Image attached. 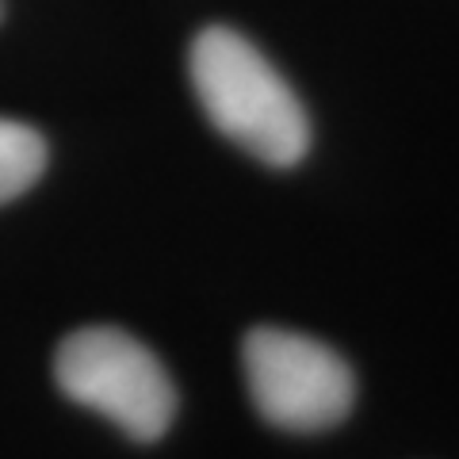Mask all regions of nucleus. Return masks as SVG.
Returning a JSON list of instances; mask_svg holds the SVG:
<instances>
[{
    "label": "nucleus",
    "mask_w": 459,
    "mask_h": 459,
    "mask_svg": "<svg viewBox=\"0 0 459 459\" xmlns=\"http://www.w3.org/2000/svg\"><path fill=\"white\" fill-rule=\"evenodd\" d=\"M54 379L69 402L108 418L138 444L161 440L177 418V386L165 364L115 325L69 333L57 344Z\"/></svg>",
    "instance_id": "nucleus-2"
},
{
    "label": "nucleus",
    "mask_w": 459,
    "mask_h": 459,
    "mask_svg": "<svg viewBox=\"0 0 459 459\" xmlns=\"http://www.w3.org/2000/svg\"><path fill=\"white\" fill-rule=\"evenodd\" d=\"M192 89L211 126L268 169H295L310 153V115L283 74L230 27L199 31L188 54Z\"/></svg>",
    "instance_id": "nucleus-1"
},
{
    "label": "nucleus",
    "mask_w": 459,
    "mask_h": 459,
    "mask_svg": "<svg viewBox=\"0 0 459 459\" xmlns=\"http://www.w3.org/2000/svg\"><path fill=\"white\" fill-rule=\"evenodd\" d=\"M47 172V138L35 126L0 119V204L20 199Z\"/></svg>",
    "instance_id": "nucleus-4"
},
{
    "label": "nucleus",
    "mask_w": 459,
    "mask_h": 459,
    "mask_svg": "<svg viewBox=\"0 0 459 459\" xmlns=\"http://www.w3.org/2000/svg\"><path fill=\"white\" fill-rule=\"evenodd\" d=\"M0 20H4V0H0Z\"/></svg>",
    "instance_id": "nucleus-5"
},
{
    "label": "nucleus",
    "mask_w": 459,
    "mask_h": 459,
    "mask_svg": "<svg viewBox=\"0 0 459 459\" xmlns=\"http://www.w3.org/2000/svg\"><path fill=\"white\" fill-rule=\"evenodd\" d=\"M241 364L256 413L283 433H325L356 406V376L349 360L295 329H249Z\"/></svg>",
    "instance_id": "nucleus-3"
}]
</instances>
